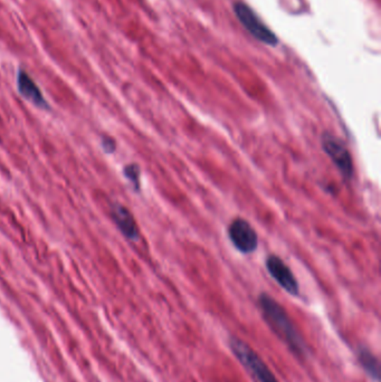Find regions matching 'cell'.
<instances>
[{"instance_id":"3957f363","label":"cell","mask_w":381,"mask_h":382,"mask_svg":"<svg viewBox=\"0 0 381 382\" xmlns=\"http://www.w3.org/2000/svg\"><path fill=\"white\" fill-rule=\"evenodd\" d=\"M322 149L328 154L335 167L346 179H350L354 173L352 154L346 145L339 138L330 132H324L321 139Z\"/></svg>"},{"instance_id":"7a4b0ae2","label":"cell","mask_w":381,"mask_h":382,"mask_svg":"<svg viewBox=\"0 0 381 382\" xmlns=\"http://www.w3.org/2000/svg\"><path fill=\"white\" fill-rule=\"evenodd\" d=\"M231 349L236 358L250 372L256 382H280L266 366L261 357L241 338H231Z\"/></svg>"},{"instance_id":"5b68a950","label":"cell","mask_w":381,"mask_h":382,"mask_svg":"<svg viewBox=\"0 0 381 382\" xmlns=\"http://www.w3.org/2000/svg\"><path fill=\"white\" fill-rule=\"evenodd\" d=\"M228 236L236 249L243 254H250L258 249V234L245 219H235L228 227Z\"/></svg>"},{"instance_id":"30bf717a","label":"cell","mask_w":381,"mask_h":382,"mask_svg":"<svg viewBox=\"0 0 381 382\" xmlns=\"http://www.w3.org/2000/svg\"><path fill=\"white\" fill-rule=\"evenodd\" d=\"M124 176L133 185L135 190H139V187H140V180H139V178H140V169H139L137 164H128L124 168Z\"/></svg>"},{"instance_id":"277c9868","label":"cell","mask_w":381,"mask_h":382,"mask_svg":"<svg viewBox=\"0 0 381 382\" xmlns=\"http://www.w3.org/2000/svg\"><path fill=\"white\" fill-rule=\"evenodd\" d=\"M234 11L239 22L243 24L255 39L267 45H276L277 39L275 34L266 25L258 18V15L243 3H236L234 6Z\"/></svg>"},{"instance_id":"52a82bcc","label":"cell","mask_w":381,"mask_h":382,"mask_svg":"<svg viewBox=\"0 0 381 382\" xmlns=\"http://www.w3.org/2000/svg\"><path fill=\"white\" fill-rule=\"evenodd\" d=\"M17 88L22 98H26L35 107L46 109L47 102L39 86L26 72L20 71L17 75Z\"/></svg>"},{"instance_id":"8fae6325","label":"cell","mask_w":381,"mask_h":382,"mask_svg":"<svg viewBox=\"0 0 381 382\" xmlns=\"http://www.w3.org/2000/svg\"><path fill=\"white\" fill-rule=\"evenodd\" d=\"M102 147L105 149V152L107 153H113L116 151V145L114 143V140L111 139V138H103L102 139Z\"/></svg>"},{"instance_id":"8992f818","label":"cell","mask_w":381,"mask_h":382,"mask_svg":"<svg viewBox=\"0 0 381 382\" xmlns=\"http://www.w3.org/2000/svg\"><path fill=\"white\" fill-rule=\"evenodd\" d=\"M266 268L269 270V275L276 281L277 284L283 289H286L288 294H299V283L296 281L295 276L280 257L275 255L269 256L266 260Z\"/></svg>"},{"instance_id":"ba28073f","label":"cell","mask_w":381,"mask_h":382,"mask_svg":"<svg viewBox=\"0 0 381 382\" xmlns=\"http://www.w3.org/2000/svg\"><path fill=\"white\" fill-rule=\"evenodd\" d=\"M112 218L120 232L126 238L131 240H137L139 238L137 223L128 208L120 204H116L112 207Z\"/></svg>"},{"instance_id":"6da1fadb","label":"cell","mask_w":381,"mask_h":382,"mask_svg":"<svg viewBox=\"0 0 381 382\" xmlns=\"http://www.w3.org/2000/svg\"><path fill=\"white\" fill-rule=\"evenodd\" d=\"M260 306L266 321L269 322L272 328L274 329L277 336L284 340L294 353L300 355H305L307 351L305 341L299 334V331L294 327L291 319L288 317L286 310L283 309L274 298L267 294H262L260 296Z\"/></svg>"},{"instance_id":"9c48e42d","label":"cell","mask_w":381,"mask_h":382,"mask_svg":"<svg viewBox=\"0 0 381 382\" xmlns=\"http://www.w3.org/2000/svg\"><path fill=\"white\" fill-rule=\"evenodd\" d=\"M358 359H359L360 364L362 368L365 369L369 376L373 379H379V363L378 360L375 358V355L371 353V351L366 349V348H360L358 351Z\"/></svg>"}]
</instances>
